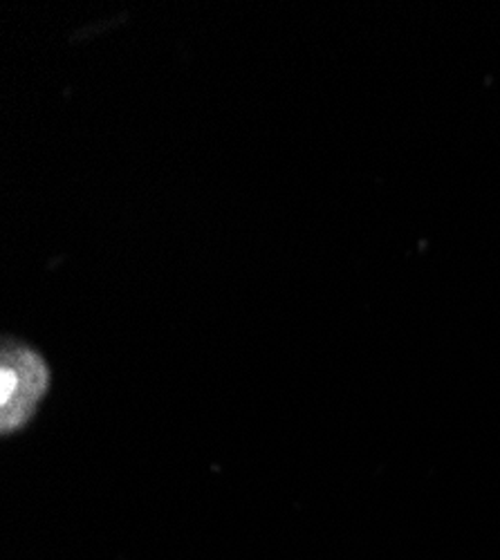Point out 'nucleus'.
<instances>
[{
	"mask_svg": "<svg viewBox=\"0 0 500 560\" xmlns=\"http://www.w3.org/2000/svg\"><path fill=\"white\" fill-rule=\"evenodd\" d=\"M50 365L30 346L5 341L0 357V431H21L50 390Z\"/></svg>",
	"mask_w": 500,
	"mask_h": 560,
	"instance_id": "1",
	"label": "nucleus"
}]
</instances>
